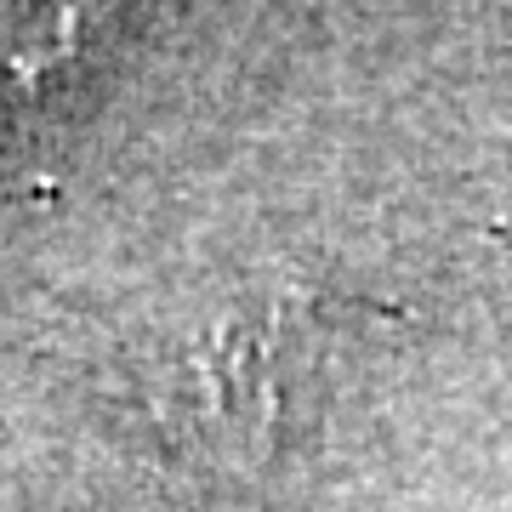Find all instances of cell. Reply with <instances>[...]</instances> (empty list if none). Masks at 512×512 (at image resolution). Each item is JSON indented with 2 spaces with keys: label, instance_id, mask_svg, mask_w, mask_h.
I'll use <instances>...</instances> for the list:
<instances>
[{
  "label": "cell",
  "instance_id": "obj_1",
  "mask_svg": "<svg viewBox=\"0 0 512 512\" xmlns=\"http://www.w3.org/2000/svg\"><path fill=\"white\" fill-rule=\"evenodd\" d=\"M92 0H0V69L29 74L52 69L80 40Z\"/></svg>",
  "mask_w": 512,
  "mask_h": 512
}]
</instances>
